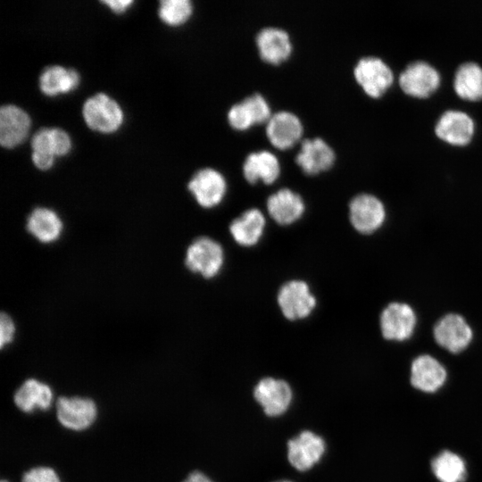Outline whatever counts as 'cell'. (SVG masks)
<instances>
[{
	"label": "cell",
	"mask_w": 482,
	"mask_h": 482,
	"mask_svg": "<svg viewBox=\"0 0 482 482\" xmlns=\"http://www.w3.org/2000/svg\"><path fill=\"white\" fill-rule=\"evenodd\" d=\"M326 449L322 437L304 430L287 443V458L290 464L300 471L312 469L320 461Z\"/></svg>",
	"instance_id": "7c38bea8"
},
{
	"label": "cell",
	"mask_w": 482,
	"mask_h": 482,
	"mask_svg": "<svg viewBox=\"0 0 482 482\" xmlns=\"http://www.w3.org/2000/svg\"><path fill=\"white\" fill-rule=\"evenodd\" d=\"M27 229L42 243L56 241L62 231V222L54 211L38 207L32 211L27 220Z\"/></svg>",
	"instance_id": "603a6c76"
},
{
	"label": "cell",
	"mask_w": 482,
	"mask_h": 482,
	"mask_svg": "<svg viewBox=\"0 0 482 482\" xmlns=\"http://www.w3.org/2000/svg\"><path fill=\"white\" fill-rule=\"evenodd\" d=\"M379 325L385 339L404 341L414 332L416 315L409 304L394 302L382 311Z\"/></svg>",
	"instance_id": "52a82bcc"
},
{
	"label": "cell",
	"mask_w": 482,
	"mask_h": 482,
	"mask_svg": "<svg viewBox=\"0 0 482 482\" xmlns=\"http://www.w3.org/2000/svg\"><path fill=\"white\" fill-rule=\"evenodd\" d=\"M30 127L29 114L13 104L3 105L0 109V143L6 148L21 144L27 137Z\"/></svg>",
	"instance_id": "ffe728a7"
},
{
	"label": "cell",
	"mask_w": 482,
	"mask_h": 482,
	"mask_svg": "<svg viewBox=\"0 0 482 482\" xmlns=\"http://www.w3.org/2000/svg\"><path fill=\"white\" fill-rule=\"evenodd\" d=\"M227 120L229 126L238 131L247 130L255 125L249 109L242 100L229 107Z\"/></svg>",
	"instance_id": "f1b7e54d"
},
{
	"label": "cell",
	"mask_w": 482,
	"mask_h": 482,
	"mask_svg": "<svg viewBox=\"0 0 482 482\" xmlns=\"http://www.w3.org/2000/svg\"><path fill=\"white\" fill-rule=\"evenodd\" d=\"M243 175L250 184L262 182L273 184L281 172L278 157L268 150H260L248 154L244 160Z\"/></svg>",
	"instance_id": "2e32d148"
},
{
	"label": "cell",
	"mask_w": 482,
	"mask_h": 482,
	"mask_svg": "<svg viewBox=\"0 0 482 482\" xmlns=\"http://www.w3.org/2000/svg\"><path fill=\"white\" fill-rule=\"evenodd\" d=\"M453 87L462 98H482V67L475 62L460 64L454 74Z\"/></svg>",
	"instance_id": "d4e9b609"
},
{
	"label": "cell",
	"mask_w": 482,
	"mask_h": 482,
	"mask_svg": "<svg viewBox=\"0 0 482 482\" xmlns=\"http://www.w3.org/2000/svg\"><path fill=\"white\" fill-rule=\"evenodd\" d=\"M54 156L47 154L32 152V161L40 170H46L52 167Z\"/></svg>",
	"instance_id": "836d02e7"
},
{
	"label": "cell",
	"mask_w": 482,
	"mask_h": 482,
	"mask_svg": "<svg viewBox=\"0 0 482 482\" xmlns=\"http://www.w3.org/2000/svg\"><path fill=\"white\" fill-rule=\"evenodd\" d=\"M223 262V249L212 238L198 237L187 247L186 266L192 272L198 273L205 278L215 277L220 271Z\"/></svg>",
	"instance_id": "6da1fadb"
},
{
	"label": "cell",
	"mask_w": 482,
	"mask_h": 482,
	"mask_svg": "<svg viewBox=\"0 0 482 482\" xmlns=\"http://www.w3.org/2000/svg\"><path fill=\"white\" fill-rule=\"evenodd\" d=\"M255 45L261 59L272 65L286 62L293 52L289 34L278 27H265L255 37Z\"/></svg>",
	"instance_id": "9a60e30c"
},
{
	"label": "cell",
	"mask_w": 482,
	"mask_h": 482,
	"mask_svg": "<svg viewBox=\"0 0 482 482\" xmlns=\"http://www.w3.org/2000/svg\"><path fill=\"white\" fill-rule=\"evenodd\" d=\"M52 399L50 386L34 378L24 381L13 396L16 406L24 412H31L35 409L46 411L50 407Z\"/></svg>",
	"instance_id": "7402d4cb"
},
{
	"label": "cell",
	"mask_w": 482,
	"mask_h": 482,
	"mask_svg": "<svg viewBox=\"0 0 482 482\" xmlns=\"http://www.w3.org/2000/svg\"><path fill=\"white\" fill-rule=\"evenodd\" d=\"M56 412L63 427L79 431L94 423L97 410L94 401L89 398L61 396L56 402Z\"/></svg>",
	"instance_id": "8fae6325"
},
{
	"label": "cell",
	"mask_w": 482,
	"mask_h": 482,
	"mask_svg": "<svg viewBox=\"0 0 482 482\" xmlns=\"http://www.w3.org/2000/svg\"><path fill=\"white\" fill-rule=\"evenodd\" d=\"M474 121L465 112L450 109L441 114L436 121V135L454 145L467 144L474 132Z\"/></svg>",
	"instance_id": "e0dca14e"
},
{
	"label": "cell",
	"mask_w": 482,
	"mask_h": 482,
	"mask_svg": "<svg viewBox=\"0 0 482 482\" xmlns=\"http://www.w3.org/2000/svg\"><path fill=\"white\" fill-rule=\"evenodd\" d=\"M242 101L249 109L254 124H266L270 119L272 113L270 104L262 94L253 93Z\"/></svg>",
	"instance_id": "83f0119b"
},
{
	"label": "cell",
	"mask_w": 482,
	"mask_h": 482,
	"mask_svg": "<svg viewBox=\"0 0 482 482\" xmlns=\"http://www.w3.org/2000/svg\"><path fill=\"white\" fill-rule=\"evenodd\" d=\"M275 482H292V481H289V480H278V481H275Z\"/></svg>",
	"instance_id": "8d00e7d4"
},
{
	"label": "cell",
	"mask_w": 482,
	"mask_h": 482,
	"mask_svg": "<svg viewBox=\"0 0 482 482\" xmlns=\"http://www.w3.org/2000/svg\"><path fill=\"white\" fill-rule=\"evenodd\" d=\"M278 303L282 314L290 320L308 317L316 306V298L308 284L303 280H290L278 290Z\"/></svg>",
	"instance_id": "3957f363"
},
{
	"label": "cell",
	"mask_w": 482,
	"mask_h": 482,
	"mask_svg": "<svg viewBox=\"0 0 482 482\" xmlns=\"http://www.w3.org/2000/svg\"><path fill=\"white\" fill-rule=\"evenodd\" d=\"M82 114L91 129L103 133L115 131L123 120L120 105L104 93L87 98L83 104Z\"/></svg>",
	"instance_id": "7a4b0ae2"
},
{
	"label": "cell",
	"mask_w": 482,
	"mask_h": 482,
	"mask_svg": "<svg viewBox=\"0 0 482 482\" xmlns=\"http://www.w3.org/2000/svg\"><path fill=\"white\" fill-rule=\"evenodd\" d=\"M433 333L436 342L453 353L463 351L470 344L473 336L465 319L456 313L442 317L436 323Z\"/></svg>",
	"instance_id": "ba28073f"
},
{
	"label": "cell",
	"mask_w": 482,
	"mask_h": 482,
	"mask_svg": "<svg viewBox=\"0 0 482 482\" xmlns=\"http://www.w3.org/2000/svg\"><path fill=\"white\" fill-rule=\"evenodd\" d=\"M446 377L445 367L431 355H420L411 363V384L420 391H437L445 384Z\"/></svg>",
	"instance_id": "ac0fdd59"
},
{
	"label": "cell",
	"mask_w": 482,
	"mask_h": 482,
	"mask_svg": "<svg viewBox=\"0 0 482 482\" xmlns=\"http://www.w3.org/2000/svg\"><path fill=\"white\" fill-rule=\"evenodd\" d=\"M21 482H60V479L53 469L37 467L25 472Z\"/></svg>",
	"instance_id": "4dcf8cb0"
},
{
	"label": "cell",
	"mask_w": 482,
	"mask_h": 482,
	"mask_svg": "<svg viewBox=\"0 0 482 482\" xmlns=\"http://www.w3.org/2000/svg\"><path fill=\"white\" fill-rule=\"evenodd\" d=\"M353 76L364 92L371 97L380 96L394 79L391 68L377 56L361 58L353 68Z\"/></svg>",
	"instance_id": "277c9868"
},
{
	"label": "cell",
	"mask_w": 482,
	"mask_h": 482,
	"mask_svg": "<svg viewBox=\"0 0 482 482\" xmlns=\"http://www.w3.org/2000/svg\"><path fill=\"white\" fill-rule=\"evenodd\" d=\"M0 328V345L1 348H4V345H8L12 341L15 333V326L13 320L6 313L1 314Z\"/></svg>",
	"instance_id": "d6a6232c"
},
{
	"label": "cell",
	"mask_w": 482,
	"mask_h": 482,
	"mask_svg": "<svg viewBox=\"0 0 482 482\" xmlns=\"http://www.w3.org/2000/svg\"><path fill=\"white\" fill-rule=\"evenodd\" d=\"M266 205L270 216L280 225H290L295 222L305 210L302 196L286 187L271 194L267 199Z\"/></svg>",
	"instance_id": "d6986e66"
},
{
	"label": "cell",
	"mask_w": 482,
	"mask_h": 482,
	"mask_svg": "<svg viewBox=\"0 0 482 482\" xmlns=\"http://www.w3.org/2000/svg\"><path fill=\"white\" fill-rule=\"evenodd\" d=\"M193 12L190 0H162L159 7V16L169 25L177 26L185 23Z\"/></svg>",
	"instance_id": "4316f807"
},
{
	"label": "cell",
	"mask_w": 482,
	"mask_h": 482,
	"mask_svg": "<svg viewBox=\"0 0 482 482\" xmlns=\"http://www.w3.org/2000/svg\"><path fill=\"white\" fill-rule=\"evenodd\" d=\"M431 470L440 482H463L466 479L465 461L460 455L448 450L434 457Z\"/></svg>",
	"instance_id": "484cf974"
},
{
	"label": "cell",
	"mask_w": 482,
	"mask_h": 482,
	"mask_svg": "<svg viewBox=\"0 0 482 482\" xmlns=\"http://www.w3.org/2000/svg\"><path fill=\"white\" fill-rule=\"evenodd\" d=\"M51 134L54 155L62 156L66 154L71 146L69 135L59 128H52Z\"/></svg>",
	"instance_id": "1f68e13d"
},
{
	"label": "cell",
	"mask_w": 482,
	"mask_h": 482,
	"mask_svg": "<svg viewBox=\"0 0 482 482\" xmlns=\"http://www.w3.org/2000/svg\"><path fill=\"white\" fill-rule=\"evenodd\" d=\"M31 147L33 152L54 156L51 129L42 128L38 129L31 138Z\"/></svg>",
	"instance_id": "f546056e"
},
{
	"label": "cell",
	"mask_w": 482,
	"mask_h": 482,
	"mask_svg": "<svg viewBox=\"0 0 482 482\" xmlns=\"http://www.w3.org/2000/svg\"><path fill=\"white\" fill-rule=\"evenodd\" d=\"M265 228V218L257 208L245 211L232 220L229 232L233 239L242 246H253L262 237Z\"/></svg>",
	"instance_id": "44dd1931"
},
{
	"label": "cell",
	"mask_w": 482,
	"mask_h": 482,
	"mask_svg": "<svg viewBox=\"0 0 482 482\" xmlns=\"http://www.w3.org/2000/svg\"><path fill=\"white\" fill-rule=\"evenodd\" d=\"M1 482H8L7 480L5 479H2Z\"/></svg>",
	"instance_id": "74e56055"
},
{
	"label": "cell",
	"mask_w": 482,
	"mask_h": 482,
	"mask_svg": "<svg viewBox=\"0 0 482 482\" xmlns=\"http://www.w3.org/2000/svg\"><path fill=\"white\" fill-rule=\"evenodd\" d=\"M79 73L73 69H66L60 65L46 68L39 77V87L47 96L68 93L78 87Z\"/></svg>",
	"instance_id": "cb8c5ba5"
},
{
	"label": "cell",
	"mask_w": 482,
	"mask_h": 482,
	"mask_svg": "<svg viewBox=\"0 0 482 482\" xmlns=\"http://www.w3.org/2000/svg\"><path fill=\"white\" fill-rule=\"evenodd\" d=\"M184 482H213L210 478L201 471L191 472Z\"/></svg>",
	"instance_id": "d590c367"
},
{
	"label": "cell",
	"mask_w": 482,
	"mask_h": 482,
	"mask_svg": "<svg viewBox=\"0 0 482 482\" xmlns=\"http://www.w3.org/2000/svg\"><path fill=\"white\" fill-rule=\"evenodd\" d=\"M255 400L270 417L282 415L288 409L293 394L290 386L283 379L265 378L253 389Z\"/></svg>",
	"instance_id": "5bb4252c"
},
{
	"label": "cell",
	"mask_w": 482,
	"mask_h": 482,
	"mask_svg": "<svg viewBox=\"0 0 482 482\" xmlns=\"http://www.w3.org/2000/svg\"><path fill=\"white\" fill-rule=\"evenodd\" d=\"M349 217L352 226L362 234H371L384 223L386 210L383 203L375 195L362 193L349 204Z\"/></svg>",
	"instance_id": "8992f818"
},
{
	"label": "cell",
	"mask_w": 482,
	"mask_h": 482,
	"mask_svg": "<svg viewBox=\"0 0 482 482\" xmlns=\"http://www.w3.org/2000/svg\"><path fill=\"white\" fill-rule=\"evenodd\" d=\"M227 187L223 174L210 167L197 170L187 184L188 190L204 208L219 205L227 193Z\"/></svg>",
	"instance_id": "5b68a950"
},
{
	"label": "cell",
	"mask_w": 482,
	"mask_h": 482,
	"mask_svg": "<svg viewBox=\"0 0 482 482\" xmlns=\"http://www.w3.org/2000/svg\"><path fill=\"white\" fill-rule=\"evenodd\" d=\"M295 163L307 175L328 170L335 163L336 153L323 138H305L295 158Z\"/></svg>",
	"instance_id": "30bf717a"
},
{
	"label": "cell",
	"mask_w": 482,
	"mask_h": 482,
	"mask_svg": "<svg viewBox=\"0 0 482 482\" xmlns=\"http://www.w3.org/2000/svg\"><path fill=\"white\" fill-rule=\"evenodd\" d=\"M102 3L108 5L116 13L123 12L132 3V0H104Z\"/></svg>",
	"instance_id": "e575fe53"
},
{
	"label": "cell",
	"mask_w": 482,
	"mask_h": 482,
	"mask_svg": "<svg viewBox=\"0 0 482 482\" xmlns=\"http://www.w3.org/2000/svg\"><path fill=\"white\" fill-rule=\"evenodd\" d=\"M403 90L414 96H427L438 87L440 74L430 63L414 61L406 65L399 76Z\"/></svg>",
	"instance_id": "4fadbf2b"
},
{
	"label": "cell",
	"mask_w": 482,
	"mask_h": 482,
	"mask_svg": "<svg viewBox=\"0 0 482 482\" xmlns=\"http://www.w3.org/2000/svg\"><path fill=\"white\" fill-rule=\"evenodd\" d=\"M265 133L270 143L279 150H287L297 144L303 134L300 118L292 112L272 113L266 123Z\"/></svg>",
	"instance_id": "9c48e42d"
}]
</instances>
